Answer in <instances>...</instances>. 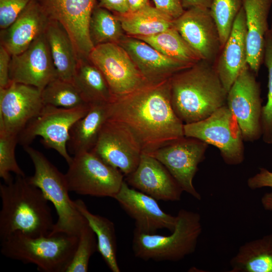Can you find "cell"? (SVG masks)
I'll return each mask as SVG.
<instances>
[{
  "instance_id": "1",
  "label": "cell",
  "mask_w": 272,
  "mask_h": 272,
  "mask_svg": "<svg viewBox=\"0 0 272 272\" xmlns=\"http://www.w3.org/2000/svg\"><path fill=\"white\" fill-rule=\"evenodd\" d=\"M108 119L125 125L146 153L184 137V123L171 104L169 79L114 97Z\"/></svg>"
},
{
  "instance_id": "2",
  "label": "cell",
  "mask_w": 272,
  "mask_h": 272,
  "mask_svg": "<svg viewBox=\"0 0 272 272\" xmlns=\"http://www.w3.org/2000/svg\"><path fill=\"white\" fill-rule=\"evenodd\" d=\"M1 240L17 232L31 237L47 236L53 222L49 200L26 176L0 184Z\"/></svg>"
},
{
  "instance_id": "3",
  "label": "cell",
  "mask_w": 272,
  "mask_h": 272,
  "mask_svg": "<svg viewBox=\"0 0 272 272\" xmlns=\"http://www.w3.org/2000/svg\"><path fill=\"white\" fill-rule=\"evenodd\" d=\"M171 102L184 124L209 117L226 104L227 91L214 64L199 60L169 79Z\"/></svg>"
},
{
  "instance_id": "4",
  "label": "cell",
  "mask_w": 272,
  "mask_h": 272,
  "mask_svg": "<svg viewBox=\"0 0 272 272\" xmlns=\"http://www.w3.org/2000/svg\"><path fill=\"white\" fill-rule=\"evenodd\" d=\"M79 237L58 233L31 237L15 233L1 240L5 256L35 264L43 272H66L74 256Z\"/></svg>"
},
{
  "instance_id": "5",
  "label": "cell",
  "mask_w": 272,
  "mask_h": 272,
  "mask_svg": "<svg viewBox=\"0 0 272 272\" xmlns=\"http://www.w3.org/2000/svg\"><path fill=\"white\" fill-rule=\"evenodd\" d=\"M24 148L34 168L33 175L27 177V180L40 188L56 212L57 219L49 235L63 233L79 237L88 222L69 196L64 174L40 151L29 145Z\"/></svg>"
},
{
  "instance_id": "6",
  "label": "cell",
  "mask_w": 272,
  "mask_h": 272,
  "mask_svg": "<svg viewBox=\"0 0 272 272\" xmlns=\"http://www.w3.org/2000/svg\"><path fill=\"white\" fill-rule=\"evenodd\" d=\"M172 234L161 235L133 231L132 250L135 257L145 260L178 261L193 253L202 228L200 215L181 209Z\"/></svg>"
},
{
  "instance_id": "7",
  "label": "cell",
  "mask_w": 272,
  "mask_h": 272,
  "mask_svg": "<svg viewBox=\"0 0 272 272\" xmlns=\"http://www.w3.org/2000/svg\"><path fill=\"white\" fill-rule=\"evenodd\" d=\"M90 105L66 108L44 104L39 114L31 120L18 135V143L29 145L37 136L47 148L55 150L69 164L72 157L67 150L70 132L74 124L85 116Z\"/></svg>"
},
{
  "instance_id": "8",
  "label": "cell",
  "mask_w": 272,
  "mask_h": 272,
  "mask_svg": "<svg viewBox=\"0 0 272 272\" xmlns=\"http://www.w3.org/2000/svg\"><path fill=\"white\" fill-rule=\"evenodd\" d=\"M68 165L69 190L80 195L114 198L124 181L120 170L91 151L74 155Z\"/></svg>"
},
{
  "instance_id": "9",
  "label": "cell",
  "mask_w": 272,
  "mask_h": 272,
  "mask_svg": "<svg viewBox=\"0 0 272 272\" xmlns=\"http://www.w3.org/2000/svg\"><path fill=\"white\" fill-rule=\"evenodd\" d=\"M185 137L213 145L228 165H237L244 160L243 137L234 115L227 104L201 120L183 125Z\"/></svg>"
},
{
  "instance_id": "10",
  "label": "cell",
  "mask_w": 272,
  "mask_h": 272,
  "mask_svg": "<svg viewBox=\"0 0 272 272\" xmlns=\"http://www.w3.org/2000/svg\"><path fill=\"white\" fill-rule=\"evenodd\" d=\"M89 58L102 72L114 97L129 94L151 84L118 43L96 45Z\"/></svg>"
},
{
  "instance_id": "11",
  "label": "cell",
  "mask_w": 272,
  "mask_h": 272,
  "mask_svg": "<svg viewBox=\"0 0 272 272\" xmlns=\"http://www.w3.org/2000/svg\"><path fill=\"white\" fill-rule=\"evenodd\" d=\"M255 74L245 67L227 93V105L235 117L243 140L254 141L262 135L261 100Z\"/></svg>"
},
{
  "instance_id": "12",
  "label": "cell",
  "mask_w": 272,
  "mask_h": 272,
  "mask_svg": "<svg viewBox=\"0 0 272 272\" xmlns=\"http://www.w3.org/2000/svg\"><path fill=\"white\" fill-rule=\"evenodd\" d=\"M207 147L200 140L184 136L147 154L167 169L183 191L200 200L201 196L194 187L193 179Z\"/></svg>"
},
{
  "instance_id": "13",
  "label": "cell",
  "mask_w": 272,
  "mask_h": 272,
  "mask_svg": "<svg viewBox=\"0 0 272 272\" xmlns=\"http://www.w3.org/2000/svg\"><path fill=\"white\" fill-rule=\"evenodd\" d=\"M44 105L35 87L11 81L0 88V132L18 136Z\"/></svg>"
},
{
  "instance_id": "14",
  "label": "cell",
  "mask_w": 272,
  "mask_h": 272,
  "mask_svg": "<svg viewBox=\"0 0 272 272\" xmlns=\"http://www.w3.org/2000/svg\"><path fill=\"white\" fill-rule=\"evenodd\" d=\"M127 176L138 167L143 151L131 132L123 124L107 119L91 151Z\"/></svg>"
},
{
  "instance_id": "15",
  "label": "cell",
  "mask_w": 272,
  "mask_h": 272,
  "mask_svg": "<svg viewBox=\"0 0 272 272\" xmlns=\"http://www.w3.org/2000/svg\"><path fill=\"white\" fill-rule=\"evenodd\" d=\"M174 27L200 60L215 63L222 48L219 30L210 9H187L174 20Z\"/></svg>"
},
{
  "instance_id": "16",
  "label": "cell",
  "mask_w": 272,
  "mask_h": 272,
  "mask_svg": "<svg viewBox=\"0 0 272 272\" xmlns=\"http://www.w3.org/2000/svg\"><path fill=\"white\" fill-rule=\"evenodd\" d=\"M50 20L57 21L71 37L78 55L89 57L94 47L89 23L97 0H38Z\"/></svg>"
},
{
  "instance_id": "17",
  "label": "cell",
  "mask_w": 272,
  "mask_h": 272,
  "mask_svg": "<svg viewBox=\"0 0 272 272\" xmlns=\"http://www.w3.org/2000/svg\"><path fill=\"white\" fill-rule=\"evenodd\" d=\"M58 78L45 33L24 51L11 56V81L32 86L42 91Z\"/></svg>"
},
{
  "instance_id": "18",
  "label": "cell",
  "mask_w": 272,
  "mask_h": 272,
  "mask_svg": "<svg viewBox=\"0 0 272 272\" xmlns=\"http://www.w3.org/2000/svg\"><path fill=\"white\" fill-rule=\"evenodd\" d=\"M114 198L134 220V230L146 234H155L161 229L174 230L177 217L164 212L157 200L130 187L125 180Z\"/></svg>"
},
{
  "instance_id": "19",
  "label": "cell",
  "mask_w": 272,
  "mask_h": 272,
  "mask_svg": "<svg viewBox=\"0 0 272 272\" xmlns=\"http://www.w3.org/2000/svg\"><path fill=\"white\" fill-rule=\"evenodd\" d=\"M126 176L129 185L157 200L181 199L182 188L160 161L146 153H142L135 170Z\"/></svg>"
},
{
  "instance_id": "20",
  "label": "cell",
  "mask_w": 272,
  "mask_h": 272,
  "mask_svg": "<svg viewBox=\"0 0 272 272\" xmlns=\"http://www.w3.org/2000/svg\"><path fill=\"white\" fill-rule=\"evenodd\" d=\"M118 44L151 84L168 80L176 73L190 66L164 55L144 41L130 36H124Z\"/></svg>"
},
{
  "instance_id": "21",
  "label": "cell",
  "mask_w": 272,
  "mask_h": 272,
  "mask_svg": "<svg viewBox=\"0 0 272 272\" xmlns=\"http://www.w3.org/2000/svg\"><path fill=\"white\" fill-rule=\"evenodd\" d=\"M50 20L38 0H31L11 25L1 30V45L11 55L20 53L45 33Z\"/></svg>"
},
{
  "instance_id": "22",
  "label": "cell",
  "mask_w": 272,
  "mask_h": 272,
  "mask_svg": "<svg viewBox=\"0 0 272 272\" xmlns=\"http://www.w3.org/2000/svg\"><path fill=\"white\" fill-rule=\"evenodd\" d=\"M214 65L227 92L243 69L248 65L246 26L243 7L236 17L230 35Z\"/></svg>"
},
{
  "instance_id": "23",
  "label": "cell",
  "mask_w": 272,
  "mask_h": 272,
  "mask_svg": "<svg viewBox=\"0 0 272 272\" xmlns=\"http://www.w3.org/2000/svg\"><path fill=\"white\" fill-rule=\"evenodd\" d=\"M272 0H244L246 26L247 62L257 75L263 61L267 18Z\"/></svg>"
},
{
  "instance_id": "24",
  "label": "cell",
  "mask_w": 272,
  "mask_h": 272,
  "mask_svg": "<svg viewBox=\"0 0 272 272\" xmlns=\"http://www.w3.org/2000/svg\"><path fill=\"white\" fill-rule=\"evenodd\" d=\"M109 104L102 103L90 105L87 113L74 124L67 146L71 154L74 156L92 150L108 118Z\"/></svg>"
},
{
  "instance_id": "25",
  "label": "cell",
  "mask_w": 272,
  "mask_h": 272,
  "mask_svg": "<svg viewBox=\"0 0 272 272\" xmlns=\"http://www.w3.org/2000/svg\"><path fill=\"white\" fill-rule=\"evenodd\" d=\"M45 35L58 78L72 82L78 54L69 33L60 23L50 20Z\"/></svg>"
},
{
  "instance_id": "26",
  "label": "cell",
  "mask_w": 272,
  "mask_h": 272,
  "mask_svg": "<svg viewBox=\"0 0 272 272\" xmlns=\"http://www.w3.org/2000/svg\"><path fill=\"white\" fill-rule=\"evenodd\" d=\"M72 83L88 104L109 103L114 98L102 72L89 57L78 56Z\"/></svg>"
},
{
  "instance_id": "27",
  "label": "cell",
  "mask_w": 272,
  "mask_h": 272,
  "mask_svg": "<svg viewBox=\"0 0 272 272\" xmlns=\"http://www.w3.org/2000/svg\"><path fill=\"white\" fill-rule=\"evenodd\" d=\"M230 265V272H272V234L242 245Z\"/></svg>"
},
{
  "instance_id": "28",
  "label": "cell",
  "mask_w": 272,
  "mask_h": 272,
  "mask_svg": "<svg viewBox=\"0 0 272 272\" xmlns=\"http://www.w3.org/2000/svg\"><path fill=\"white\" fill-rule=\"evenodd\" d=\"M117 15L122 28L128 36H150L174 26V20L150 4L134 12Z\"/></svg>"
},
{
  "instance_id": "29",
  "label": "cell",
  "mask_w": 272,
  "mask_h": 272,
  "mask_svg": "<svg viewBox=\"0 0 272 272\" xmlns=\"http://www.w3.org/2000/svg\"><path fill=\"white\" fill-rule=\"evenodd\" d=\"M80 213L95 232L97 240V250L112 272H120L117 260V244L114 224L107 218L92 213L84 201L75 200Z\"/></svg>"
},
{
  "instance_id": "30",
  "label": "cell",
  "mask_w": 272,
  "mask_h": 272,
  "mask_svg": "<svg viewBox=\"0 0 272 272\" xmlns=\"http://www.w3.org/2000/svg\"><path fill=\"white\" fill-rule=\"evenodd\" d=\"M133 37L144 41L164 55L189 66L201 60L174 26L155 35Z\"/></svg>"
},
{
  "instance_id": "31",
  "label": "cell",
  "mask_w": 272,
  "mask_h": 272,
  "mask_svg": "<svg viewBox=\"0 0 272 272\" xmlns=\"http://www.w3.org/2000/svg\"><path fill=\"white\" fill-rule=\"evenodd\" d=\"M89 29L94 46L107 43H118L124 36V31L117 15L97 4L92 12Z\"/></svg>"
},
{
  "instance_id": "32",
  "label": "cell",
  "mask_w": 272,
  "mask_h": 272,
  "mask_svg": "<svg viewBox=\"0 0 272 272\" xmlns=\"http://www.w3.org/2000/svg\"><path fill=\"white\" fill-rule=\"evenodd\" d=\"M44 104L72 108L87 104L72 82L56 78L50 82L41 91Z\"/></svg>"
},
{
  "instance_id": "33",
  "label": "cell",
  "mask_w": 272,
  "mask_h": 272,
  "mask_svg": "<svg viewBox=\"0 0 272 272\" xmlns=\"http://www.w3.org/2000/svg\"><path fill=\"white\" fill-rule=\"evenodd\" d=\"M244 0H213L210 8L217 26L221 45L224 46Z\"/></svg>"
},
{
  "instance_id": "34",
  "label": "cell",
  "mask_w": 272,
  "mask_h": 272,
  "mask_svg": "<svg viewBox=\"0 0 272 272\" xmlns=\"http://www.w3.org/2000/svg\"><path fill=\"white\" fill-rule=\"evenodd\" d=\"M96 250V235L88 223L79 236L76 250L66 272L88 271L90 259Z\"/></svg>"
},
{
  "instance_id": "35",
  "label": "cell",
  "mask_w": 272,
  "mask_h": 272,
  "mask_svg": "<svg viewBox=\"0 0 272 272\" xmlns=\"http://www.w3.org/2000/svg\"><path fill=\"white\" fill-rule=\"evenodd\" d=\"M263 61L268 71V93L266 104L262 107L261 131L263 141L272 144V32L269 30L265 40Z\"/></svg>"
},
{
  "instance_id": "36",
  "label": "cell",
  "mask_w": 272,
  "mask_h": 272,
  "mask_svg": "<svg viewBox=\"0 0 272 272\" xmlns=\"http://www.w3.org/2000/svg\"><path fill=\"white\" fill-rule=\"evenodd\" d=\"M18 143V136L0 132V177L5 183L12 179L11 172L17 176H25L16 159L15 148Z\"/></svg>"
},
{
  "instance_id": "37",
  "label": "cell",
  "mask_w": 272,
  "mask_h": 272,
  "mask_svg": "<svg viewBox=\"0 0 272 272\" xmlns=\"http://www.w3.org/2000/svg\"><path fill=\"white\" fill-rule=\"evenodd\" d=\"M31 0H0V28H8Z\"/></svg>"
},
{
  "instance_id": "38",
  "label": "cell",
  "mask_w": 272,
  "mask_h": 272,
  "mask_svg": "<svg viewBox=\"0 0 272 272\" xmlns=\"http://www.w3.org/2000/svg\"><path fill=\"white\" fill-rule=\"evenodd\" d=\"M155 7L175 20L180 16L185 11L181 0H153Z\"/></svg>"
},
{
  "instance_id": "39",
  "label": "cell",
  "mask_w": 272,
  "mask_h": 272,
  "mask_svg": "<svg viewBox=\"0 0 272 272\" xmlns=\"http://www.w3.org/2000/svg\"><path fill=\"white\" fill-rule=\"evenodd\" d=\"M247 184L252 190L267 187L272 188V172L260 168L259 172L248 179Z\"/></svg>"
},
{
  "instance_id": "40",
  "label": "cell",
  "mask_w": 272,
  "mask_h": 272,
  "mask_svg": "<svg viewBox=\"0 0 272 272\" xmlns=\"http://www.w3.org/2000/svg\"><path fill=\"white\" fill-rule=\"evenodd\" d=\"M11 54L2 45H0V88H5L11 83L10 79V65Z\"/></svg>"
},
{
  "instance_id": "41",
  "label": "cell",
  "mask_w": 272,
  "mask_h": 272,
  "mask_svg": "<svg viewBox=\"0 0 272 272\" xmlns=\"http://www.w3.org/2000/svg\"><path fill=\"white\" fill-rule=\"evenodd\" d=\"M97 5L116 14L129 12L128 0H97Z\"/></svg>"
},
{
  "instance_id": "42",
  "label": "cell",
  "mask_w": 272,
  "mask_h": 272,
  "mask_svg": "<svg viewBox=\"0 0 272 272\" xmlns=\"http://www.w3.org/2000/svg\"><path fill=\"white\" fill-rule=\"evenodd\" d=\"M213 0H181L183 7L189 9L192 7H202L210 9Z\"/></svg>"
},
{
  "instance_id": "43",
  "label": "cell",
  "mask_w": 272,
  "mask_h": 272,
  "mask_svg": "<svg viewBox=\"0 0 272 272\" xmlns=\"http://www.w3.org/2000/svg\"><path fill=\"white\" fill-rule=\"evenodd\" d=\"M148 0H128L129 12H134L149 5Z\"/></svg>"
},
{
  "instance_id": "44",
  "label": "cell",
  "mask_w": 272,
  "mask_h": 272,
  "mask_svg": "<svg viewBox=\"0 0 272 272\" xmlns=\"http://www.w3.org/2000/svg\"><path fill=\"white\" fill-rule=\"evenodd\" d=\"M261 203L265 210L272 211V191L265 192L262 195Z\"/></svg>"
},
{
  "instance_id": "45",
  "label": "cell",
  "mask_w": 272,
  "mask_h": 272,
  "mask_svg": "<svg viewBox=\"0 0 272 272\" xmlns=\"http://www.w3.org/2000/svg\"><path fill=\"white\" fill-rule=\"evenodd\" d=\"M270 30H271V31L272 32V25H271V28Z\"/></svg>"
}]
</instances>
